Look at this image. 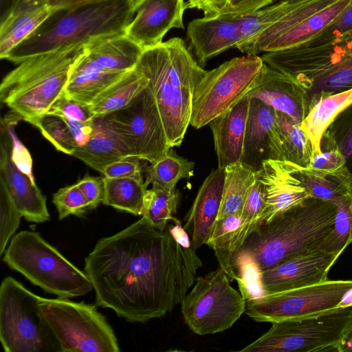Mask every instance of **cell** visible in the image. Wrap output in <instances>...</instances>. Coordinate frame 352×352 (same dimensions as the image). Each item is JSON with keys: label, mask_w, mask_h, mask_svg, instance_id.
Here are the masks:
<instances>
[{"label": "cell", "mask_w": 352, "mask_h": 352, "mask_svg": "<svg viewBox=\"0 0 352 352\" xmlns=\"http://www.w3.org/2000/svg\"><path fill=\"white\" fill-rule=\"evenodd\" d=\"M298 175L313 197L336 202L352 194V177L346 166L335 170L298 166Z\"/></svg>", "instance_id": "28"}, {"label": "cell", "mask_w": 352, "mask_h": 352, "mask_svg": "<svg viewBox=\"0 0 352 352\" xmlns=\"http://www.w3.org/2000/svg\"><path fill=\"white\" fill-rule=\"evenodd\" d=\"M351 29L352 1L326 28L309 41L316 43L322 42Z\"/></svg>", "instance_id": "48"}, {"label": "cell", "mask_w": 352, "mask_h": 352, "mask_svg": "<svg viewBox=\"0 0 352 352\" xmlns=\"http://www.w3.org/2000/svg\"><path fill=\"white\" fill-rule=\"evenodd\" d=\"M352 0H337L311 14L272 42L265 52L289 48L305 43L326 28Z\"/></svg>", "instance_id": "33"}, {"label": "cell", "mask_w": 352, "mask_h": 352, "mask_svg": "<svg viewBox=\"0 0 352 352\" xmlns=\"http://www.w3.org/2000/svg\"><path fill=\"white\" fill-rule=\"evenodd\" d=\"M242 221L241 214H234L216 220L206 244L214 250L219 267L225 271L230 281L235 280L232 265L233 234Z\"/></svg>", "instance_id": "36"}, {"label": "cell", "mask_w": 352, "mask_h": 352, "mask_svg": "<svg viewBox=\"0 0 352 352\" xmlns=\"http://www.w3.org/2000/svg\"><path fill=\"white\" fill-rule=\"evenodd\" d=\"M179 202V192L176 190L166 192L153 187L146 190L144 212V217L149 223L160 231H165L169 221L175 217Z\"/></svg>", "instance_id": "39"}, {"label": "cell", "mask_w": 352, "mask_h": 352, "mask_svg": "<svg viewBox=\"0 0 352 352\" xmlns=\"http://www.w3.org/2000/svg\"><path fill=\"white\" fill-rule=\"evenodd\" d=\"M250 99L244 96L210 123L218 167L241 162Z\"/></svg>", "instance_id": "24"}, {"label": "cell", "mask_w": 352, "mask_h": 352, "mask_svg": "<svg viewBox=\"0 0 352 352\" xmlns=\"http://www.w3.org/2000/svg\"><path fill=\"white\" fill-rule=\"evenodd\" d=\"M230 0H187L186 8H196L204 12V17L219 16L230 3Z\"/></svg>", "instance_id": "53"}, {"label": "cell", "mask_w": 352, "mask_h": 352, "mask_svg": "<svg viewBox=\"0 0 352 352\" xmlns=\"http://www.w3.org/2000/svg\"><path fill=\"white\" fill-rule=\"evenodd\" d=\"M352 102V89L326 96L318 101L300 124L309 139L314 155L321 153L323 133L335 118Z\"/></svg>", "instance_id": "30"}, {"label": "cell", "mask_w": 352, "mask_h": 352, "mask_svg": "<svg viewBox=\"0 0 352 352\" xmlns=\"http://www.w3.org/2000/svg\"><path fill=\"white\" fill-rule=\"evenodd\" d=\"M100 0H47V5L54 10L69 8Z\"/></svg>", "instance_id": "56"}, {"label": "cell", "mask_w": 352, "mask_h": 352, "mask_svg": "<svg viewBox=\"0 0 352 352\" xmlns=\"http://www.w3.org/2000/svg\"><path fill=\"white\" fill-rule=\"evenodd\" d=\"M242 14H221L191 21L187 36L198 63L203 67L208 60L235 47L240 43Z\"/></svg>", "instance_id": "22"}, {"label": "cell", "mask_w": 352, "mask_h": 352, "mask_svg": "<svg viewBox=\"0 0 352 352\" xmlns=\"http://www.w3.org/2000/svg\"><path fill=\"white\" fill-rule=\"evenodd\" d=\"M263 65L261 56L247 54L207 71L195 91L190 124L200 129L239 102L254 86Z\"/></svg>", "instance_id": "10"}, {"label": "cell", "mask_w": 352, "mask_h": 352, "mask_svg": "<svg viewBox=\"0 0 352 352\" xmlns=\"http://www.w3.org/2000/svg\"><path fill=\"white\" fill-rule=\"evenodd\" d=\"M225 168L218 167L206 178L185 218L184 228L192 248L206 244L217 219L222 199Z\"/></svg>", "instance_id": "23"}, {"label": "cell", "mask_w": 352, "mask_h": 352, "mask_svg": "<svg viewBox=\"0 0 352 352\" xmlns=\"http://www.w3.org/2000/svg\"><path fill=\"white\" fill-rule=\"evenodd\" d=\"M144 50L124 34L86 45L72 66L70 76L87 73H126L133 69Z\"/></svg>", "instance_id": "19"}, {"label": "cell", "mask_w": 352, "mask_h": 352, "mask_svg": "<svg viewBox=\"0 0 352 352\" xmlns=\"http://www.w3.org/2000/svg\"><path fill=\"white\" fill-rule=\"evenodd\" d=\"M338 255L321 248L300 254L261 272L265 295L281 292L327 280Z\"/></svg>", "instance_id": "16"}, {"label": "cell", "mask_w": 352, "mask_h": 352, "mask_svg": "<svg viewBox=\"0 0 352 352\" xmlns=\"http://www.w3.org/2000/svg\"><path fill=\"white\" fill-rule=\"evenodd\" d=\"M10 118L2 120L1 124L0 182L25 220L43 223L50 217L46 198L34 177L21 169L13 160V129L16 121Z\"/></svg>", "instance_id": "15"}, {"label": "cell", "mask_w": 352, "mask_h": 352, "mask_svg": "<svg viewBox=\"0 0 352 352\" xmlns=\"http://www.w3.org/2000/svg\"><path fill=\"white\" fill-rule=\"evenodd\" d=\"M336 352H352V322L338 344Z\"/></svg>", "instance_id": "57"}, {"label": "cell", "mask_w": 352, "mask_h": 352, "mask_svg": "<svg viewBox=\"0 0 352 352\" xmlns=\"http://www.w3.org/2000/svg\"><path fill=\"white\" fill-rule=\"evenodd\" d=\"M298 166L288 161L267 160L257 171L265 203L262 223L311 197L298 177Z\"/></svg>", "instance_id": "17"}, {"label": "cell", "mask_w": 352, "mask_h": 352, "mask_svg": "<svg viewBox=\"0 0 352 352\" xmlns=\"http://www.w3.org/2000/svg\"><path fill=\"white\" fill-rule=\"evenodd\" d=\"M72 156L99 172L110 163L133 157L129 147L120 135L107 124L102 116L94 118L93 131L89 140L85 144L78 146Z\"/></svg>", "instance_id": "25"}, {"label": "cell", "mask_w": 352, "mask_h": 352, "mask_svg": "<svg viewBox=\"0 0 352 352\" xmlns=\"http://www.w3.org/2000/svg\"><path fill=\"white\" fill-rule=\"evenodd\" d=\"M191 242L169 229L154 228L144 217L100 239L85 259L96 305L131 322L170 313L193 286L202 267Z\"/></svg>", "instance_id": "1"}, {"label": "cell", "mask_w": 352, "mask_h": 352, "mask_svg": "<svg viewBox=\"0 0 352 352\" xmlns=\"http://www.w3.org/2000/svg\"><path fill=\"white\" fill-rule=\"evenodd\" d=\"M3 261L34 285L60 298L83 296L94 289L85 272L36 232L24 230L13 236Z\"/></svg>", "instance_id": "7"}, {"label": "cell", "mask_w": 352, "mask_h": 352, "mask_svg": "<svg viewBox=\"0 0 352 352\" xmlns=\"http://www.w3.org/2000/svg\"><path fill=\"white\" fill-rule=\"evenodd\" d=\"M232 265L239 292L245 301L265 296L261 285V272L249 255L242 253L234 254Z\"/></svg>", "instance_id": "43"}, {"label": "cell", "mask_w": 352, "mask_h": 352, "mask_svg": "<svg viewBox=\"0 0 352 352\" xmlns=\"http://www.w3.org/2000/svg\"><path fill=\"white\" fill-rule=\"evenodd\" d=\"M298 0H283L254 12L243 14L240 27V43L258 35L289 12Z\"/></svg>", "instance_id": "40"}, {"label": "cell", "mask_w": 352, "mask_h": 352, "mask_svg": "<svg viewBox=\"0 0 352 352\" xmlns=\"http://www.w3.org/2000/svg\"><path fill=\"white\" fill-rule=\"evenodd\" d=\"M351 322V307L317 316L272 322L267 332L239 351H336Z\"/></svg>", "instance_id": "9"}, {"label": "cell", "mask_w": 352, "mask_h": 352, "mask_svg": "<svg viewBox=\"0 0 352 352\" xmlns=\"http://www.w3.org/2000/svg\"><path fill=\"white\" fill-rule=\"evenodd\" d=\"M352 280H326L246 300L245 313L256 322H276L320 315L338 309Z\"/></svg>", "instance_id": "13"}, {"label": "cell", "mask_w": 352, "mask_h": 352, "mask_svg": "<svg viewBox=\"0 0 352 352\" xmlns=\"http://www.w3.org/2000/svg\"><path fill=\"white\" fill-rule=\"evenodd\" d=\"M126 73H87L72 76L63 93L72 100L91 104L102 91Z\"/></svg>", "instance_id": "38"}, {"label": "cell", "mask_w": 352, "mask_h": 352, "mask_svg": "<svg viewBox=\"0 0 352 352\" xmlns=\"http://www.w3.org/2000/svg\"><path fill=\"white\" fill-rule=\"evenodd\" d=\"M102 204L116 209L142 215L148 184L137 177H103Z\"/></svg>", "instance_id": "34"}, {"label": "cell", "mask_w": 352, "mask_h": 352, "mask_svg": "<svg viewBox=\"0 0 352 352\" xmlns=\"http://www.w3.org/2000/svg\"><path fill=\"white\" fill-rule=\"evenodd\" d=\"M245 96L261 100L300 124L311 108L309 93L296 79L265 63L254 86Z\"/></svg>", "instance_id": "18"}, {"label": "cell", "mask_w": 352, "mask_h": 352, "mask_svg": "<svg viewBox=\"0 0 352 352\" xmlns=\"http://www.w3.org/2000/svg\"><path fill=\"white\" fill-rule=\"evenodd\" d=\"M147 86L146 77L135 67L102 91L89 104L91 111L98 117L122 109Z\"/></svg>", "instance_id": "29"}, {"label": "cell", "mask_w": 352, "mask_h": 352, "mask_svg": "<svg viewBox=\"0 0 352 352\" xmlns=\"http://www.w3.org/2000/svg\"><path fill=\"white\" fill-rule=\"evenodd\" d=\"M0 254L4 253L11 236L19 228L23 217L5 186L0 182Z\"/></svg>", "instance_id": "45"}, {"label": "cell", "mask_w": 352, "mask_h": 352, "mask_svg": "<svg viewBox=\"0 0 352 352\" xmlns=\"http://www.w3.org/2000/svg\"><path fill=\"white\" fill-rule=\"evenodd\" d=\"M76 185L82 191L87 201L90 210L95 209L104 198L103 178L87 175L79 180Z\"/></svg>", "instance_id": "50"}, {"label": "cell", "mask_w": 352, "mask_h": 352, "mask_svg": "<svg viewBox=\"0 0 352 352\" xmlns=\"http://www.w3.org/2000/svg\"><path fill=\"white\" fill-rule=\"evenodd\" d=\"M352 307V288L348 291L338 305V308Z\"/></svg>", "instance_id": "58"}, {"label": "cell", "mask_w": 352, "mask_h": 352, "mask_svg": "<svg viewBox=\"0 0 352 352\" xmlns=\"http://www.w3.org/2000/svg\"><path fill=\"white\" fill-rule=\"evenodd\" d=\"M47 113L83 122L90 121L94 118L89 104L72 100L64 93L54 102Z\"/></svg>", "instance_id": "47"}, {"label": "cell", "mask_w": 352, "mask_h": 352, "mask_svg": "<svg viewBox=\"0 0 352 352\" xmlns=\"http://www.w3.org/2000/svg\"><path fill=\"white\" fill-rule=\"evenodd\" d=\"M222 199L217 220L241 214L248 192L256 179L257 171L241 162L226 166Z\"/></svg>", "instance_id": "32"}, {"label": "cell", "mask_w": 352, "mask_h": 352, "mask_svg": "<svg viewBox=\"0 0 352 352\" xmlns=\"http://www.w3.org/2000/svg\"><path fill=\"white\" fill-rule=\"evenodd\" d=\"M84 47L37 54L23 60L0 85L1 101L30 122L48 112L63 93Z\"/></svg>", "instance_id": "6"}, {"label": "cell", "mask_w": 352, "mask_h": 352, "mask_svg": "<svg viewBox=\"0 0 352 352\" xmlns=\"http://www.w3.org/2000/svg\"><path fill=\"white\" fill-rule=\"evenodd\" d=\"M345 166V160L338 150L322 151L314 155L309 167L320 170H335Z\"/></svg>", "instance_id": "51"}, {"label": "cell", "mask_w": 352, "mask_h": 352, "mask_svg": "<svg viewBox=\"0 0 352 352\" xmlns=\"http://www.w3.org/2000/svg\"><path fill=\"white\" fill-rule=\"evenodd\" d=\"M220 267L197 277L193 287L181 302L186 324L199 336L230 329L245 311V300L230 285Z\"/></svg>", "instance_id": "12"}, {"label": "cell", "mask_w": 352, "mask_h": 352, "mask_svg": "<svg viewBox=\"0 0 352 352\" xmlns=\"http://www.w3.org/2000/svg\"><path fill=\"white\" fill-rule=\"evenodd\" d=\"M333 228L320 248L340 256L352 243V194L336 202Z\"/></svg>", "instance_id": "41"}, {"label": "cell", "mask_w": 352, "mask_h": 352, "mask_svg": "<svg viewBox=\"0 0 352 352\" xmlns=\"http://www.w3.org/2000/svg\"><path fill=\"white\" fill-rule=\"evenodd\" d=\"M274 1L275 0H230L221 14L239 15L250 13L270 6Z\"/></svg>", "instance_id": "52"}, {"label": "cell", "mask_w": 352, "mask_h": 352, "mask_svg": "<svg viewBox=\"0 0 352 352\" xmlns=\"http://www.w3.org/2000/svg\"><path fill=\"white\" fill-rule=\"evenodd\" d=\"M337 0H298V3L279 20L258 35L236 46L242 53L256 55L280 36L311 14L324 9Z\"/></svg>", "instance_id": "27"}, {"label": "cell", "mask_w": 352, "mask_h": 352, "mask_svg": "<svg viewBox=\"0 0 352 352\" xmlns=\"http://www.w3.org/2000/svg\"><path fill=\"white\" fill-rule=\"evenodd\" d=\"M135 13L131 0H100L56 10L6 59L19 64L37 54L124 34Z\"/></svg>", "instance_id": "3"}, {"label": "cell", "mask_w": 352, "mask_h": 352, "mask_svg": "<svg viewBox=\"0 0 352 352\" xmlns=\"http://www.w3.org/2000/svg\"><path fill=\"white\" fill-rule=\"evenodd\" d=\"M29 123L36 126L59 151L72 155L78 147L67 124L59 116L46 113Z\"/></svg>", "instance_id": "42"}, {"label": "cell", "mask_w": 352, "mask_h": 352, "mask_svg": "<svg viewBox=\"0 0 352 352\" xmlns=\"http://www.w3.org/2000/svg\"><path fill=\"white\" fill-rule=\"evenodd\" d=\"M261 58L296 79L309 93L311 107L326 96L352 89V29L322 42L265 52Z\"/></svg>", "instance_id": "5"}, {"label": "cell", "mask_w": 352, "mask_h": 352, "mask_svg": "<svg viewBox=\"0 0 352 352\" xmlns=\"http://www.w3.org/2000/svg\"><path fill=\"white\" fill-rule=\"evenodd\" d=\"M144 1V0H131V4L133 6V8L135 12L136 11V10L138 8V7L142 4V3Z\"/></svg>", "instance_id": "59"}, {"label": "cell", "mask_w": 352, "mask_h": 352, "mask_svg": "<svg viewBox=\"0 0 352 352\" xmlns=\"http://www.w3.org/2000/svg\"><path fill=\"white\" fill-rule=\"evenodd\" d=\"M102 116L120 135L133 158L152 164L172 148L158 108L148 87L126 107Z\"/></svg>", "instance_id": "14"}, {"label": "cell", "mask_w": 352, "mask_h": 352, "mask_svg": "<svg viewBox=\"0 0 352 352\" xmlns=\"http://www.w3.org/2000/svg\"><path fill=\"white\" fill-rule=\"evenodd\" d=\"M56 10L47 1L23 5L0 21V58L8 54L30 36Z\"/></svg>", "instance_id": "26"}, {"label": "cell", "mask_w": 352, "mask_h": 352, "mask_svg": "<svg viewBox=\"0 0 352 352\" xmlns=\"http://www.w3.org/2000/svg\"><path fill=\"white\" fill-rule=\"evenodd\" d=\"M336 209V202L309 197L260 223L234 254L249 255L263 272L320 248L333 228Z\"/></svg>", "instance_id": "4"}, {"label": "cell", "mask_w": 352, "mask_h": 352, "mask_svg": "<svg viewBox=\"0 0 352 352\" xmlns=\"http://www.w3.org/2000/svg\"><path fill=\"white\" fill-rule=\"evenodd\" d=\"M264 205L263 187L256 177L248 192L241 213L243 219L241 228L248 235L262 223L261 214Z\"/></svg>", "instance_id": "46"}, {"label": "cell", "mask_w": 352, "mask_h": 352, "mask_svg": "<svg viewBox=\"0 0 352 352\" xmlns=\"http://www.w3.org/2000/svg\"><path fill=\"white\" fill-rule=\"evenodd\" d=\"M41 297L11 276L0 287V340L6 352L62 351L39 306Z\"/></svg>", "instance_id": "8"}, {"label": "cell", "mask_w": 352, "mask_h": 352, "mask_svg": "<svg viewBox=\"0 0 352 352\" xmlns=\"http://www.w3.org/2000/svg\"><path fill=\"white\" fill-rule=\"evenodd\" d=\"M63 118L67 124L78 146L85 144L89 140L93 131V120L83 122L66 118Z\"/></svg>", "instance_id": "54"}, {"label": "cell", "mask_w": 352, "mask_h": 352, "mask_svg": "<svg viewBox=\"0 0 352 352\" xmlns=\"http://www.w3.org/2000/svg\"><path fill=\"white\" fill-rule=\"evenodd\" d=\"M283 1V0H275V1Z\"/></svg>", "instance_id": "60"}, {"label": "cell", "mask_w": 352, "mask_h": 352, "mask_svg": "<svg viewBox=\"0 0 352 352\" xmlns=\"http://www.w3.org/2000/svg\"><path fill=\"white\" fill-rule=\"evenodd\" d=\"M322 151L338 150L352 177V102L329 125L320 141Z\"/></svg>", "instance_id": "37"}, {"label": "cell", "mask_w": 352, "mask_h": 352, "mask_svg": "<svg viewBox=\"0 0 352 352\" xmlns=\"http://www.w3.org/2000/svg\"><path fill=\"white\" fill-rule=\"evenodd\" d=\"M36 1L43 0H0V21L6 19L23 5Z\"/></svg>", "instance_id": "55"}, {"label": "cell", "mask_w": 352, "mask_h": 352, "mask_svg": "<svg viewBox=\"0 0 352 352\" xmlns=\"http://www.w3.org/2000/svg\"><path fill=\"white\" fill-rule=\"evenodd\" d=\"M250 99L241 162L258 171L265 160H280L276 111L260 100Z\"/></svg>", "instance_id": "21"}, {"label": "cell", "mask_w": 352, "mask_h": 352, "mask_svg": "<svg viewBox=\"0 0 352 352\" xmlns=\"http://www.w3.org/2000/svg\"><path fill=\"white\" fill-rule=\"evenodd\" d=\"M59 220L69 215L80 216L90 210L89 202L76 184L59 189L53 195Z\"/></svg>", "instance_id": "44"}, {"label": "cell", "mask_w": 352, "mask_h": 352, "mask_svg": "<svg viewBox=\"0 0 352 352\" xmlns=\"http://www.w3.org/2000/svg\"><path fill=\"white\" fill-rule=\"evenodd\" d=\"M139 159L129 157L104 166L100 173L107 178L137 177L142 179Z\"/></svg>", "instance_id": "49"}, {"label": "cell", "mask_w": 352, "mask_h": 352, "mask_svg": "<svg viewBox=\"0 0 352 352\" xmlns=\"http://www.w3.org/2000/svg\"><path fill=\"white\" fill-rule=\"evenodd\" d=\"M136 68L148 80L170 146H179L190 124L195 89L207 71L177 37L144 50Z\"/></svg>", "instance_id": "2"}, {"label": "cell", "mask_w": 352, "mask_h": 352, "mask_svg": "<svg viewBox=\"0 0 352 352\" xmlns=\"http://www.w3.org/2000/svg\"><path fill=\"white\" fill-rule=\"evenodd\" d=\"M39 306L62 352L120 351L111 327L95 306L42 297Z\"/></svg>", "instance_id": "11"}, {"label": "cell", "mask_w": 352, "mask_h": 352, "mask_svg": "<svg viewBox=\"0 0 352 352\" xmlns=\"http://www.w3.org/2000/svg\"><path fill=\"white\" fill-rule=\"evenodd\" d=\"M186 9L184 0H144L124 34L143 50L157 46L170 29H184Z\"/></svg>", "instance_id": "20"}, {"label": "cell", "mask_w": 352, "mask_h": 352, "mask_svg": "<svg viewBox=\"0 0 352 352\" xmlns=\"http://www.w3.org/2000/svg\"><path fill=\"white\" fill-rule=\"evenodd\" d=\"M195 163L179 156L173 150L151 164L146 169V182L166 192L175 190L182 179H189L193 174Z\"/></svg>", "instance_id": "35"}, {"label": "cell", "mask_w": 352, "mask_h": 352, "mask_svg": "<svg viewBox=\"0 0 352 352\" xmlns=\"http://www.w3.org/2000/svg\"><path fill=\"white\" fill-rule=\"evenodd\" d=\"M280 160L308 167L314 155L313 146L300 126L287 115L276 111Z\"/></svg>", "instance_id": "31"}]
</instances>
